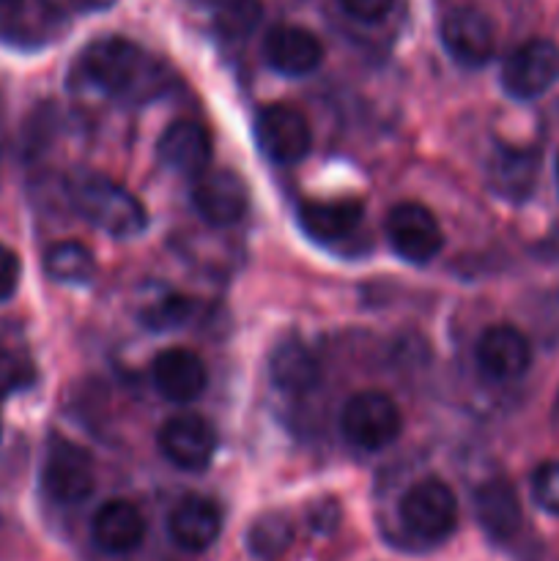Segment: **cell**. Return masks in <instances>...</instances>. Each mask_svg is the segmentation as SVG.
I'll return each instance as SVG.
<instances>
[{
	"label": "cell",
	"instance_id": "6da1fadb",
	"mask_svg": "<svg viewBox=\"0 0 559 561\" xmlns=\"http://www.w3.org/2000/svg\"><path fill=\"white\" fill-rule=\"evenodd\" d=\"M77 71L88 85L126 104L157 99L168 88V71L140 44L121 36L96 38L77 58Z\"/></svg>",
	"mask_w": 559,
	"mask_h": 561
},
{
	"label": "cell",
	"instance_id": "7a4b0ae2",
	"mask_svg": "<svg viewBox=\"0 0 559 561\" xmlns=\"http://www.w3.org/2000/svg\"><path fill=\"white\" fill-rule=\"evenodd\" d=\"M69 203L85 222L113 239H135L148 225L137 195L102 173H77L69 181Z\"/></svg>",
	"mask_w": 559,
	"mask_h": 561
},
{
	"label": "cell",
	"instance_id": "3957f363",
	"mask_svg": "<svg viewBox=\"0 0 559 561\" xmlns=\"http://www.w3.org/2000/svg\"><path fill=\"white\" fill-rule=\"evenodd\" d=\"M400 520L414 537L425 542H442L458 526V499L447 482L436 477L414 482L400 499Z\"/></svg>",
	"mask_w": 559,
	"mask_h": 561
},
{
	"label": "cell",
	"instance_id": "277c9868",
	"mask_svg": "<svg viewBox=\"0 0 559 561\" xmlns=\"http://www.w3.org/2000/svg\"><path fill=\"white\" fill-rule=\"evenodd\" d=\"M96 485V469L93 458L64 436H53L44 447L42 458V488L55 504H80L85 502Z\"/></svg>",
	"mask_w": 559,
	"mask_h": 561
},
{
	"label": "cell",
	"instance_id": "5b68a950",
	"mask_svg": "<svg viewBox=\"0 0 559 561\" xmlns=\"http://www.w3.org/2000/svg\"><path fill=\"white\" fill-rule=\"evenodd\" d=\"M403 431L398 403L384 392H356L340 414V433L345 442L365 453L389 447Z\"/></svg>",
	"mask_w": 559,
	"mask_h": 561
},
{
	"label": "cell",
	"instance_id": "8992f818",
	"mask_svg": "<svg viewBox=\"0 0 559 561\" xmlns=\"http://www.w3.org/2000/svg\"><path fill=\"white\" fill-rule=\"evenodd\" d=\"M559 82V47L548 38H529L504 58L502 88L518 102H532Z\"/></svg>",
	"mask_w": 559,
	"mask_h": 561
},
{
	"label": "cell",
	"instance_id": "52a82bcc",
	"mask_svg": "<svg viewBox=\"0 0 559 561\" xmlns=\"http://www.w3.org/2000/svg\"><path fill=\"white\" fill-rule=\"evenodd\" d=\"M384 230H387V241L395 255L414 266L433 261L444 247L442 225H438L436 214L422 203L409 201L389 208Z\"/></svg>",
	"mask_w": 559,
	"mask_h": 561
},
{
	"label": "cell",
	"instance_id": "ba28073f",
	"mask_svg": "<svg viewBox=\"0 0 559 561\" xmlns=\"http://www.w3.org/2000/svg\"><path fill=\"white\" fill-rule=\"evenodd\" d=\"M438 38L449 58L469 69L486 66L497 53V31H493L491 16L475 5L449 9L438 22Z\"/></svg>",
	"mask_w": 559,
	"mask_h": 561
},
{
	"label": "cell",
	"instance_id": "9c48e42d",
	"mask_svg": "<svg viewBox=\"0 0 559 561\" xmlns=\"http://www.w3.org/2000/svg\"><path fill=\"white\" fill-rule=\"evenodd\" d=\"M255 140L272 162L296 164L310 153L312 129L305 113L290 104H269L255 121Z\"/></svg>",
	"mask_w": 559,
	"mask_h": 561
},
{
	"label": "cell",
	"instance_id": "30bf717a",
	"mask_svg": "<svg viewBox=\"0 0 559 561\" xmlns=\"http://www.w3.org/2000/svg\"><path fill=\"white\" fill-rule=\"evenodd\" d=\"M192 206L214 228L236 225L250 208V190L236 170L208 168L192 186Z\"/></svg>",
	"mask_w": 559,
	"mask_h": 561
},
{
	"label": "cell",
	"instance_id": "8fae6325",
	"mask_svg": "<svg viewBox=\"0 0 559 561\" xmlns=\"http://www.w3.org/2000/svg\"><path fill=\"white\" fill-rule=\"evenodd\" d=\"M159 449L181 471H203L217 453V433L201 414H175L159 427Z\"/></svg>",
	"mask_w": 559,
	"mask_h": 561
},
{
	"label": "cell",
	"instance_id": "7c38bea8",
	"mask_svg": "<svg viewBox=\"0 0 559 561\" xmlns=\"http://www.w3.org/2000/svg\"><path fill=\"white\" fill-rule=\"evenodd\" d=\"M475 362L482 376L491 381H518L532 365V345L524 332L499 323V327H488L477 337Z\"/></svg>",
	"mask_w": 559,
	"mask_h": 561
},
{
	"label": "cell",
	"instance_id": "4fadbf2b",
	"mask_svg": "<svg viewBox=\"0 0 559 561\" xmlns=\"http://www.w3.org/2000/svg\"><path fill=\"white\" fill-rule=\"evenodd\" d=\"M263 58L285 77H305L323 60V44L301 25H277L263 38Z\"/></svg>",
	"mask_w": 559,
	"mask_h": 561
},
{
	"label": "cell",
	"instance_id": "5bb4252c",
	"mask_svg": "<svg viewBox=\"0 0 559 561\" xmlns=\"http://www.w3.org/2000/svg\"><path fill=\"white\" fill-rule=\"evenodd\" d=\"M170 540L190 553H203L223 535V510L206 496H186L168 515Z\"/></svg>",
	"mask_w": 559,
	"mask_h": 561
},
{
	"label": "cell",
	"instance_id": "9a60e30c",
	"mask_svg": "<svg viewBox=\"0 0 559 561\" xmlns=\"http://www.w3.org/2000/svg\"><path fill=\"white\" fill-rule=\"evenodd\" d=\"M151 378L157 392L170 403H192L203 394L208 383L206 365L190 348H164L151 365Z\"/></svg>",
	"mask_w": 559,
	"mask_h": 561
},
{
	"label": "cell",
	"instance_id": "2e32d148",
	"mask_svg": "<svg viewBox=\"0 0 559 561\" xmlns=\"http://www.w3.org/2000/svg\"><path fill=\"white\" fill-rule=\"evenodd\" d=\"M157 157L164 168L197 179L212 164V137L197 121L179 118L159 135Z\"/></svg>",
	"mask_w": 559,
	"mask_h": 561
},
{
	"label": "cell",
	"instance_id": "e0dca14e",
	"mask_svg": "<svg viewBox=\"0 0 559 561\" xmlns=\"http://www.w3.org/2000/svg\"><path fill=\"white\" fill-rule=\"evenodd\" d=\"M269 381L283 394L301 398L318 387L321 367H318L312 351L299 337L288 334V337L277 340L272 354H269Z\"/></svg>",
	"mask_w": 559,
	"mask_h": 561
},
{
	"label": "cell",
	"instance_id": "ac0fdd59",
	"mask_svg": "<svg viewBox=\"0 0 559 561\" xmlns=\"http://www.w3.org/2000/svg\"><path fill=\"white\" fill-rule=\"evenodd\" d=\"M91 537L104 553L124 557L135 551L146 537V518L126 499H110L93 515Z\"/></svg>",
	"mask_w": 559,
	"mask_h": 561
},
{
	"label": "cell",
	"instance_id": "d6986e66",
	"mask_svg": "<svg viewBox=\"0 0 559 561\" xmlns=\"http://www.w3.org/2000/svg\"><path fill=\"white\" fill-rule=\"evenodd\" d=\"M475 515L482 531L497 542L513 540L524 520L518 493L507 480H499V477L486 480L475 491Z\"/></svg>",
	"mask_w": 559,
	"mask_h": 561
},
{
	"label": "cell",
	"instance_id": "ffe728a7",
	"mask_svg": "<svg viewBox=\"0 0 559 561\" xmlns=\"http://www.w3.org/2000/svg\"><path fill=\"white\" fill-rule=\"evenodd\" d=\"M365 219V206L360 201H307L299 208V222L307 236L318 241L349 239Z\"/></svg>",
	"mask_w": 559,
	"mask_h": 561
},
{
	"label": "cell",
	"instance_id": "44dd1931",
	"mask_svg": "<svg viewBox=\"0 0 559 561\" xmlns=\"http://www.w3.org/2000/svg\"><path fill=\"white\" fill-rule=\"evenodd\" d=\"M537 168L540 159L535 151H518V148H502L493 153L491 184L493 190L510 201H524L535 190Z\"/></svg>",
	"mask_w": 559,
	"mask_h": 561
},
{
	"label": "cell",
	"instance_id": "7402d4cb",
	"mask_svg": "<svg viewBox=\"0 0 559 561\" xmlns=\"http://www.w3.org/2000/svg\"><path fill=\"white\" fill-rule=\"evenodd\" d=\"M44 272L60 285H88L96 277V257L80 241H58L44 255Z\"/></svg>",
	"mask_w": 559,
	"mask_h": 561
},
{
	"label": "cell",
	"instance_id": "603a6c76",
	"mask_svg": "<svg viewBox=\"0 0 559 561\" xmlns=\"http://www.w3.org/2000/svg\"><path fill=\"white\" fill-rule=\"evenodd\" d=\"M294 542V524L285 513H263L247 529V551L255 559L272 561L283 557Z\"/></svg>",
	"mask_w": 559,
	"mask_h": 561
},
{
	"label": "cell",
	"instance_id": "cb8c5ba5",
	"mask_svg": "<svg viewBox=\"0 0 559 561\" xmlns=\"http://www.w3.org/2000/svg\"><path fill=\"white\" fill-rule=\"evenodd\" d=\"M36 381V367L31 356L14 348H0V398H11L16 392H25Z\"/></svg>",
	"mask_w": 559,
	"mask_h": 561
},
{
	"label": "cell",
	"instance_id": "d4e9b609",
	"mask_svg": "<svg viewBox=\"0 0 559 561\" xmlns=\"http://www.w3.org/2000/svg\"><path fill=\"white\" fill-rule=\"evenodd\" d=\"M195 305L197 301L190 299V296L170 294V296H164L162 301H157V305L148 307V312L142 321H146L148 329H157V332H162V329H179V327H184L192 316H195Z\"/></svg>",
	"mask_w": 559,
	"mask_h": 561
},
{
	"label": "cell",
	"instance_id": "484cf974",
	"mask_svg": "<svg viewBox=\"0 0 559 561\" xmlns=\"http://www.w3.org/2000/svg\"><path fill=\"white\" fill-rule=\"evenodd\" d=\"M258 20H261V5L255 0H225L219 5L217 25L230 38L247 36L255 27Z\"/></svg>",
	"mask_w": 559,
	"mask_h": 561
},
{
	"label": "cell",
	"instance_id": "4316f807",
	"mask_svg": "<svg viewBox=\"0 0 559 561\" xmlns=\"http://www.w3.org/2000/svg\"><path fill=\"white\" fill-rule=\"evenodd\" d=\"M532 499L543 513L559 518V460L537 466L532 474Z\"/></svg>",
	"mask_w": 559,
	"mask_h": 561
},
{
	"label": "cell",
	"instance_id": "83f0119b",
	"mask_svg": "<svg viewBox=\"0 0 559 561\" xmlns=\"http://www.w3.org/2000/svg\"><path fill=\"white\" fill-rule=\"evenodd\" d=\"M20 277H22V263L16 257V252L11 247L0 244V305L9 301L11 296L16 294L20 288Z\"/></svg>",
	"mask_w": 559,
	"mask_h": 561
},
{
	"label": "cell",
	"instance_id": "f1b7e54d",
	"mask_svg": "<svg viewBox=\"0 0 559 561\" xmlns=\"http://www.w3.org/2000/svg\"><path fill=\"white\" fill-rule=\"evenodd\" d=\"M395 0H340L345 14H351L360 22H378L389 14Z\"/></svg>",
	"mask_w": 559,
	"mask_h": 561
},
{
	"label": "cell",
	"instance_id": "f546056e",
	"mask_svg": "<svg viewBox=\"0 0 559 561\" xmlns=\"http://www.w3.org/2000/svg\"><path fill=\"white\" fill-rule=\"evenodd\" d=\"M551 431H554V436L559 438V392H557V398H554V405H551Z\"/></svg>",
	"mask_w": 559,
	"mask_h": 561
},
{
	"label": "cell",
	"instance_id": "4dcf8cb0",
	"mask_svg": "<svg viewBox=\"0 0 559 561\" xmlns=\"http://www.w3.org/2000/svg\"><path fill=\"white\" fill-rule=\"evenodd\" d=\"M11 3H20V0H0V5H11Z\"/></svg>",
	"mask_w": 559,
	"mask_h": 561
},
{
	"label": "cell",
	"instance_id": "1f68e13d",
	"mask_svg": "<svg viewBox=\"0 0 559 561\" xmlns=\"http://www.w3.org/2000/svg\"><path fill=\"white\" fill-rule=\"evenodd\" d=\"M557 186H559V157H557Z\"/></svg>",
	"mask_w": 559,
	"mask_h": 561
},
{
	"label": "cell",
	"instance_id": "d6a6232c",
	"mask_svg": "<svg viewBox=\"0 0 559 561\" xmlns=\"http://www.w3.org/2000/svg\"><path fill=\"white\" fill-rule=\"evenodd\" d=\"M0 115H3V99H0Z\"/></svg>",
	"mask_w": 559,
	"mask_h": 561
},
{
	"label": "cell",
	"instance_id": "836d02e7",
	"mask_svg": "<svg viewBox=\"0 0 559 561\" xmlns=\"http://www.w3.org/2000/svg\"><path fill=\"white\" fill-rule=\"evenodd\" d=\"M0 436H3V422H0Z\"/></svg>",
	"mask_w": 559,
	"mask_h": 561
}]
</instances>
